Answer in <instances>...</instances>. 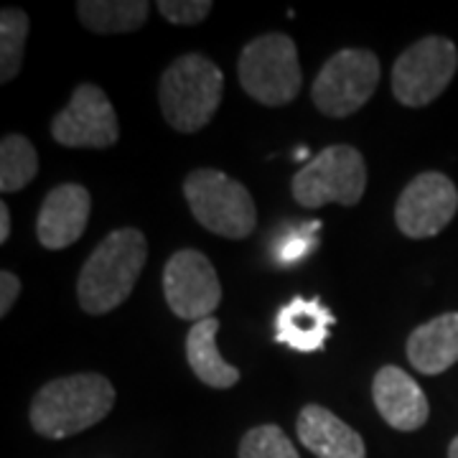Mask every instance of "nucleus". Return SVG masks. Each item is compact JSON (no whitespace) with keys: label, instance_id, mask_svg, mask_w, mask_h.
Masks as SVG:
<instances>
[{"label":"nucleus","instance_id":"nucleus-1","mask_svg":"<svg viewBox=\"0 0 458 458\" xmlns=\"http://www.w3.org/2000/svg\"><path fill=\"white\" fill-rule=\"evenodd\" d=\"M114 408V387L98 372L51 379L33 397L29 418L33 430L51 441L98 426Z\"/></svg>","mask_w":458,"mask_h":458},{"label":"nucleus","instance_id":"nucleus-2","mask_svg":"<svg viewBox=\"0 0 458 458\" xmlns=\"http://www.w3.org/2000/svg\"><path fill=\"white\" fill-rule=\"evenodd\" d=\"M148 260L146 234L140 229H114L84 262L77 298L84 313L102 316L128 301Z\"/></svg>","mask_w":458,"mask_h":458},{"label":"nucleus","instance_id":"nucleus-3","mask_svg":"<svg viewBox=\"0 0 458 458\" xmlns=\"http://www.w3.org/2000/svg\"><path fill=\"white\" fill-rule=\"evenodd\" d=\"M225 95V74L201 54H183L158 84L165 123L176 132H197L212 123Z\"/></svg>","mask_w":458,"mask_h":458},{"label":"nucleus","instance_id":"nucleus-4","mask_svg":"<svg viewBox=\"0 0 458 458\" xmlns=\"http://www.w3.org/2000/svg\"><path fill=\"white\" fill-rule=\"evenodd\" d=\"M183 197L199 225L227 240H245L255 232V201L240 181L216 168H197L183 181Z\"/></svg>","mask_w":458,"mask_h":458},{"label":"nucleus","instance_id":"nucleus-5","mask_svg":"<svg viewBox=\"0 0 458 458\" xmlns=\"http://www.w3.org/2000/svg\"><path fill=\"white\" fill-rule=\"evenodd\" d=\"M240 84L247 95L267 107H283L298 98L303 72L293 38L285 33H262L240 54Z\"/></svg>","mask_w":458,"mask_h":458},{"label":"nucleus","instance_id":"nucleus-6","mask_svg":"<svg viewBox=\"0 0 458 458\" xmlns=\"http://www.w3.org/2000/svg\"><path fill=\"white\" fill-rule=\"evenodd\" d=\"M367 189V164L352 146H328L293 176V197L306 209L354 207Z\"/></svg>","mask_w":458,"mask_h":458},{"label":"nucleus","instance_id":"nucleus-7","mask_svg":"<svg viewBox=\"0 0 458 458\" xmlns=\"http://www.w3.org/2000/svg\"><path fill=\"white\" fill-rule=\"evenodd\" d=\"M458 69V49L451 38L426 36L405 49L393 66V95L405 107H426L441 98Z\"/></svg>","mask_w":458,"mask_h":458},{"label":"nucleus","instance_id":"nucleus-8","mask_svg":"<svg viewBox=\"0 0 458 458\" xmlns=\"http://www.w3.org/2000/svg\"><path fill=\"white\" fill-rule=\"evenodd\" d=\"M379 84V59L369 49L336 51L313 82V105L328 117H349L364 107Z\"/></svg>","mask_w":458,"mask_h":458},{"label":"nucleus","instance_id":"nucleus-9","mask_svg":"<svg viewBox=\"0 0 458 458\" xmlns=\"http://www.w3.org/2000/svg\"><path fill=\"white\" fill-rule=\"evenodd\" d=\"M164 293L174 316L199 324L212 318L222 303V283L207 255L199 250H179L165 262Z\"/></svg>","mask_w":458,"mask_h":458},{"label":"nucleus","instance_id":"nucleus-10","mask_svg":"<svg viewBox=\"0 0 458 458\" xmlns=\"http://www.w3.org/2000/svg\"><path fill=\"white\" fill-rule=\"evenodd\" d=\"M458 212V189L448 176L428 171L410 181L397 199L394 222L410 240L441 234Z\"/></svg>","mask_w":458,"mask_h":458},{"label":"nucleus","instance_id":"nucleus-11","mask_svg":"<svg viewBox=\"0 0 458 458\" xmlns=\"http://www.w3.org/2000/svg\"><path fill=\"white\" fill-rule=\"evenodd\" d=\"M51 138L66 148H113L120 138L113 102L98 84H80L69 105L51 120Z\"/></svg>","mask_w":458,"mask_h":458},{"label":"nucleus","instance_id":"nucleus-12","mask_svg":"<svg viewBox=\"0 0 458 458\" xmlns=\"http://www.w3.org/2000/svg\"><path fill=\"white\" fill-rule=\"evenodd\" d=\"M92 199L82 183H62L51 189L36 219V237L47 250L74 245L87 229Z\"/></svg>","mask_w":458,"mask_h":458},{"label":"nucleus","instance_id":"nucleus-13","mask_svg":"<svg viewBox=\"0 0 458 458\" xmlns=\"http://www.w3.org/2000/svg\"><path fill=\"white\" fill-rule=\"evenodd\" d=\"M372 397L385 423L394 430L410 433L428 423L430 405L423 387L394 364H387L377 372L372 382Z\"/></svg>","mask_w":458,"mask_h":458},{"label":"nucleus","instance_id":"nucleus-14","mask_svg":"<svg viewBox=\"0 0 458 458\" xmlns=\"http://www.w3.org/2000/svg\"><path fill=\"white\" fill-rule=\"evenodd\" d=\"M295 430L316 458H367L360 433L324 405H306L301 410Z\"/></svg>","mask_w":458,"mask_h":458},{"label":"nucleus","instance_id":"nucleus-15","mask_svg":"<svg viewBox=\"0 0 458 458\" xmlns=\"http://www.w3.org/2000/svg\"><path fill=\"white\" fill-rule=\"evenodd\" d=\"M334 324L336 316L318 298L295 295L276 316V342L301 354H313L327 346L328 331Z\"/></svg>","mask_w":458,"mask_h":458},{"label":"nucleus","instance_id":"nucleus-16","mask_svg":"<svg viewBox=\"0 0 458 458\" xmlns=\"http://www.w3.org/2000/svg\"><path fill=\"white\" fill-rule=\"evenodd\" d=\"M408 361L420 375H441L458 361V313H443L408 336Z\"/></svg>","mask_w":458,"mask_h":458},{"label":"nucleus","instance_id":"nucleus-17","mask_svg":"<svg viewBox=\"0 0 458 458\" xmlns=\"http://www.w3.org/2000/svg\"><path fill=\"white\" fill-rule=\"evenodd\" d=\"M216 331L219 321L216 318H204L191 327L186 336V360L191 372L214 390H227L240 382V369L232 367L216 349Z\"/></svg>","mask_w":458,"mask_h":458},{"label":"nucleus","instance_id":"nucleus-18","mask_svg":"<svg viewBox=\"0 0 458 458\" xmlns=\"http://www.w3.org/2000/svg\"><path fill=\"white\" fill-rule=\"evenodd\" d=\"M80 21L95 33H132L148 21L146 0H82L77 3Z\"/></svg>","mask_w":458,"mask_h":458},{"label":"nucleus","instance_id":"nucleus-19","mask_svg":"<svg viewBox=\"0 0 458 458\" xmlns=\"http://www.w3.org/2000/svg\"><path fill=\"white\" fill-rule=\"evenodd\" d=\"M38 174V156L29 138L23 135H5L0 143V191L16 194L26 189Z\"/></svg>","mask_w":458,"mask_h":458},{"label":"nucleus","instance_id":"nucleus-20","mask_svg":"<svg viewBox=\"0 0 458 458\" xmlns=\"http://www.w3.org/2000/svg\"><path fill=\"white\" fill-rule=\"evenodd\" d=\"M29 16L21 8H5L0 13V82L16 80L23 64V47L29 38Z\"/></svg>","mask_w":458,"mask_h":458},{"label":"nucleus","instance_id":"nucleus-21","mask_svg":"<svg viewBox=\"0 0 458 458\" xmlns=\"http://www.w3.org/2000/svg\"><path fill=\"white\" fill-rule=\"evenodd\" d=\"M240 458H301L285 430L273 423L247 430L240 443Z\"/></svg>","mask_w":458,"mask_h":458},{"label":"nucleus","instance_id":"nucleus-22","mask_svg":"<svg viewBox=\"0 0 458 458\" xmlns=\"http://www.w3.org/2000/svg\"><path fill=\"white\" fill-rule=\"evenodd\" d=\"M318 229H321V222H309L303 227L291 229L278 245H276V250H273L276 262L285 267V265H295V262L303 260L313 247L318 245V237H316Z\"/></svg>","mask_w":458,"mask_h":458},{"label":"nucleus","instance_id":"nucleus-23","mask_svg":"<svg viewBox=\"0 0 458 458\" xmlns=\"http://www.w3.org/2000/svg\"><path fill=\"white\" fill-rule=\"evenodd\" d=\"M158 13L176 26H197L209 16L212 3L209 0H158Z\"/></svg>","mask_w":458,"mask_h":458},{"label":"nucleus","instance_id":"nucleus-24","mask_svg":"<svg viewBox=\"0 0 458 458\" xmlns=\"http://www.w3.org/2000/svg\"><path fill=\"white\" fill-rule=\"evenodd\" d=\"M18 295H21V280H18V276L3 270L0 273V316L11 313V309L16 306Z\"/></svg>","mask_w":458,"mask_h":458},{"label":"nucleus","instance_id":"nucleus-25","mask_svg":"<svg viewBox=\"0 0 458 458\" xmlns=\"http://www.w3.org/2000/svg\"><path fill=\"white\" fill-rule=\"evenodd\" d=\"M8 237H11V209L3 201L0 204V242H8Z\"/></svg>","mask_w":458,"mask_h":458},{"label":"nucleus","instance_id":"nucleus-26","mask_svg":"<svg viewBox=\"0 0 458 458\" xmlns=\"http://www.w3.org/2000/svg\"><path fill=\"white\" fill-rule=\"evenodd\" d=\"M448 458H458V436L448 445Z\"/></svg>","mask_w":458,"mask_h":458}]
</instances>
